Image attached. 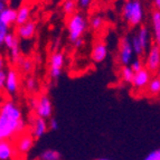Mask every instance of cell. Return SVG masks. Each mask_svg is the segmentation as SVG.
Wrapping results in <instances>:
<instances>
[{"label": "cell", "instance_id": "cell-18", "mask_svg": "<svg viewBox=\"0 0 160 160\" xmlns=\"http://www.w3.org/2000/svg\"><path fill=\"white\" fill-rule=\"evenodd\" d=\"M137 36H138L139 40H140V43H141L144 51L148 49L149 48V29H148V27L146 26L140 27Z\"/></svg>", "mask_w": 160, "mask_h": 160}, {"label": "cell", "instance_id": "cell-21", "mask_svg": "<svg viewBox=\"0 0 160 160\" xmlns=\"http://www.w3.org/2000/svg\"><path fill=\"white\" fill-rule=\"evenodd\" d=\"M121 75H122V80L127 83H132L133 82L134 75L136 73L132 71L130 66H124L122 68V72H121Z\"/></svg>", "mask_w": 160, "mask_h": 160}, {"label": "cell", "instance_id": "cell-32", "mask_svg": "<svg viewBox=\"0 0 160 160\" xmlns=\"http://www.w3.org/2000/svg\"><path fill=\"white\" fill-rule=\"evenodd\" d=\"M92 0H78V6H80L81 8L83 9H86L90 7V5H91Z\"/></svg>", "mask_w": 160, "mask_h": 160}, {"label": "cell", "instance_id": "cell-27", "mask_svg": "<svg viewBox=\"0 0 160 160\" xmlns=\"http://www.w3.org/2000/svg\"><path fill=\"white\" fill-rule=\"evenodd\" d=\"M37 88V83H36V80L34 78H28L26 80V88L27 91L29 92H34Z\"/></svg>", "mask_w": 160, "mask_h": 160}, {"label": "cell", "instance_id": "cell-38", "mask_svg": "<svg viewBox=\"0 0 160 160\" xmlns=\"http://www.w3.org/2000/svg\"><path fill=\"white\" fill-rule=\"evenodd\" d=\"M0 1H3V2H6V1H8V0H0Z\"/></svg>", "mask_w": 160, "mask_h": 160}, {"label": "cell", "instance_id": "cell-15", "mask_svg": "<svg viewBox=\"0 0 160 160\" xmlns=\"http://www.w3.org/2000/svg\"><path fill=\"white\" fill-rule=\"evenodd\" d=\"M152 29L156 44L160 47V11L155 10L152 12Z\"/></svg>", "mask_w": 160, "mask_h": 160}, {"label": "cell", "instance_id": "cell-7", "mask_svg": "<svg viewBox=\"0 0 160 160\" xmlns=\"http://www.w3.org/2000/svg\"><path fill=\"white\" fill-rule=\"evenodd\" d=\"M35 110L37 112V117L43 119H49L53 113V105L52 101L47 95H42L38 101L35 102Z\"/></svg>", "mask_w": 160, "mask_h": 160}, {"label": "cell", "instance_id": "cell-26", "mask_svg": "<svg viewBox=\"0 0 160 160\" xmlns=\"http://www.w3.org/2000/svg\"><path fill=\"white\" fill-rule=\"evenodd\" d=\"M103 25V18L101 16H94L91 20V27L94 30L100 29Z\"/></svg>", "mask_w": 160, "mask_h": 160}, {"label": "cell", "instance_id": "cell-11", "mask_svg": "<svg viewBox=\"0 0 160 160\" xmlns=\"http://www.w3.org/2000/svg\"><path fill=\"white\" fill-rule=\"evenodd\" d=\"M150 80V72L147 68H143L140 72L136 73L132 84L138 88H143L144 86H148Z\"/></svg>", "mask_w": 160, "mask_h": 160}, {"label": "cell", "instance_id": "cell-16", "mask_svg": "<svg viewBox=\"0 0 160 160\" xmlns=\"http://www.w3.org/2000/svg\"><path fill=\"white\" fill-rule=\"evenodd\" d=\"M13 149L8 140H1L0 142V160H11Z\"/></svg>", "mask_w": 160, "mask_h": 160}, {"label": "cell", "instance_id": "cell-6", "mask_svg": "<svg viewBox=\"0 0 160 160\" xmlns=\"http://www.w3.org/2000/svg\"><path fill=\"white\" fill-rule=\"evenodd\" d=\"M65 57L64 54L56 52L51 56L49 61V75L52 78H58L62 75V69L64 66Z\"/></svg>", "mask_w": 160, "mask_h": 160}, {"label": "cell", "instance_id": "cell-1", "mask_svg": "<svg viewBox=\"0 0 160 160\" xmlns=\"http://www.w3.org/2000/svg\"><path fill=\"white\" fill-rule=\"evenodd\" d=\"M26 123L22 118V111L12 101H6L0 112V138L8 140L18 133H22Z\"/></svg>", "mask_w": 160, "mask_h": 160}, {"label": "cell", "instance_id": "cell-8", "mask_svg": "<svg viewBox=\"0 0 160 160\" xmlns=\"http://www.w3.org/2000/svg\"><path fill=\"white\" fill-rule=\"evenodd\" d=\"M18 86H19V78L18 74L15 69H9L7 71V80L5 83V90L6 92L10 95H15L18 91Z\"/></svg>", "mask_w": 160, "mask_h": 160}, {"label": "cell", "instance_id": "cell-35", "mask_svg": "<svg viewBox=\"0 0 160 160\" xmlns=\"http://www.w3.org/2000/svg\"><path fill=\"white\" fill-rule=\"evenodd\" d=\"M153 3L156 6V10L160 11V0H153Z\"/></svg>", "mask_w": 160, "mask_h": 160}, {"label": "cell", "instance_id": "cell-22", "mask_svg": "<svg viewBox=\"0 0 160 160\" xmlns=\"http://www.w3.org/2000/svg\"><path fill=\"white\" fill-rule=\"evenodd\" d=\"M131 43H132V48H133V52L136 55H138V56H141L142 54L144 53V49L143 47H142L141 43H140V40H139L138 36H133L132 37V39H131Z\"/></svg>", "mask_w": 160, "mask_h": 160}, {"label": "cell", "instance_id": "cell-25", "mask_svg": "<svg viewBox=\"0 0 160 160\" xmlns=\"http://www.w3.org/2000/svg\"><path fill=\"white\" fill-rule=\"evenodd\" d=\"M8 34H9V26L3 24V22H0V43H1V45H3V42H5L6 37H7Z\"/></svg>", "mask_w": 160, "mask_h": 160}, {"label": "cell", "instance_id": "cell-39", "mask_svg": "<svg viewBox=\"0 0 160 160\" xmlns=\"http://www.w3.org/2000/svg\"><path fill=\"white\" fill-rule=\"evenodd\" d=\"M64 1H71V0H64Z\"/></svg>", "mask_w": 160, "mask_h": 160}, {"label": "cell", "instance_id": "cell-5", "mask_svg": "<svg viewBox=\"0 0 160 160\" xmlns=\"http://www.w3.org/2000/svg\"><path fill=\"white\" fill-rule=\"evenodd\" d=\"M133 54H134V52H133V48H132L131 39L128 36H124V37L121 39L120 53H119L121 64L124 65V66H128L131 63V61H132Z\"/></svg>", "mask_w": 160, "mask_h": 160}, {"label": "cell", "instance_id": "cell-3", "mask_svg": "<svg viewBox=\"0 0 160 160\" xmlns=\"http://www.w3.org/2000/svg\"><path fill=\"white\" fill-rule=\"evenodd\" d=\"M86 27H88L86 20L81 13H74L69 18L67 22V30H68V38L71 43L75 44L78 39L82 38L83 34L86 30Z\"/></svg>", "mask_w": 160, "mask_h": 160}, {"label": "cell", "instance_id": "cell-20", "mask_svg": "<svg viewBox=\"0 0 160 160\" xmlns=\"http://www.w3.org/2000/svg\"><path fill=\"white\" fill-rule=\"evenodd\" d=\"M148 91L149 93L153 94H159L160 93V80L159 78H153L150 80L149 84H148Z\"/></svg>", "mask_w": 160, "mask_h": 160}, {"label": "cell", "instance_id": "cell-12", "mask_svg": "<svg viewBox=\"0 0 160 160\" xmlns=\"http://www.w3.org/2000/svg\"><path fill=\"white\" fill-rule=\"evenodd\" d=\"M35 32H36V25L32 22H28L18 27V36L22 39H30L34 37Z\"/></svg>", "mask_w": 160, "mask_h": 160}, {"label": "cell", "instance_id": "cell-13", "mask_svg": "<svg viewBox=\"0 0 160 160\" xmlns=\"http://www.w3.org/2000/svg\"><path fill=\"white\" fill-rule=\"evenodd\" d=\"M17 22V10L10 7H7L3 11L0 12V22H3V24L10 25L15 24Z\"/></svg>", "mask_w": 160, "mask_h": 160}, {"label": "cell", "instance_id": "cell-33", "mask_svg": "<svg viewBox=\"0 0 160 160\" xmlns=\"http://www.w3.org/2000/svg\"><path fill=\"white\" fill-rule=\"evenodd\" d=\"M83 43H84V40H83V38H81V39H78V42L74 44V46L76 48H80V47H82V46H83Z\"/></svg>", "mask_w": 160, "mask_h": 160}, {"label": "cell", "instance_id": "cell-17", "mask_svg": "<svg viewBox=\"0 0 160 160\" xmlns=\"http://www.w3.org/2000/svg\"><path fill=\"white\" fill-rule=\"evenodd\" d=\"M29 16H30V9L28 6H22L20 8L17 10V22L16 24L18 26L26 24L29 22Z\"/></svg>", "mask_w": 160, "mask_h": 160}, {"label": "cell", "instance_id": "cell-2", "mask_svg": "<svg viewBox=\"0 0 160 160\" xmlns=\"http://www.w3.org/2000/svg\"><path fill=\"white\" fill-rule=\"evenodd\" d=\"M123 17L131 26H138L143 20V7L139 0H128L123 6Z\"/></svg>", "mask_w": 160, "mask_h": 160}, {"label": "cell", "instance_id": "cell-31", "mask_svg": "<svg viewBox=\"0 0 160 160\" xmlns=\"http://www.w3.org/2000/svg\"><path fill=\"white\" fill-rule=\"evenodd\" d=\"M49 129L53 131H56L58 129V122H57L56 119H54V118H51V120H49Z\"/></svg>", "mask_w": 160, "mask_h": 160}, {"label": "cell", "instance_id": "cell-30", "mask_svg": "<svg viewBox=\"0 0 160 160\" xmlns=\"http://www.w3.org/2000/svg\"><path fill=\"white\" fill-rule=\"evenodd\" d=\"M7 80V72L3 68H0V86L5 88V83Z\"/></svg>", "mask_w": 160, "mask_h": 160}, {"label": "cell", "instance_id": "cell-28", "mask_svg": "<svg viewBox=\"0 0 160 160\" xmlns=\"http://www.w3.org/2000/svg\"><path fill=\"white\" fill-rule=\"evenodd\" d=\"M130 67L132 68V71H133L134 73H138L143 69V64H142V62L140 61V59H136V61H133L131 63Z\"/></svg>", "mask_w": 160, "mask_h": 160}, {"label": "cell", "instance_id": "cell-4", "mask_svg": "<svg viewBox=\"0 0 160 160\" xmlns=\"http://www.w3.org/2000/svg\"><path fill=\"white\" fill-rule=\"evenodd\" d=\"M146 66L150 73L159 72L160 69V47L157 44H153L149 48L146 61Z\"/></svg>", "mask_w": 160, "mask_h": 160}, {"label": "cell", "instance_id": "cell-23", "mask_svg": "<svg viewBox=\"0 0 160 160\" xmlns=\"http://www.w3.org/2000/svg\"><path fill=\"white\" fill-rule=\"evenodd\" d=\"M18 64L24 73L32 72V67H34V64H32V62L30 61V59H24V58H22V57H20V59H19Z\"/></svg>", "mask_w": 160, "mask_h": 160}, {"label": "cell", "instance_id": "cell-29", "mask_svg": "<svg viewBox=\"0 0 160 160\" xmlns=\"http://www.w3.org/2000/svg\"><path fill=\"white\" fill-rule=\"evenodd\" d=\"M144 160H160V149L153 150L146 157Z\"/></svg>", "mask_w": 160, "mask_h": 160}, {"label": "cell", "instance_id": "cell-10", "mask_svg": "<svg viewBox=\"0 0 160 160\" xmlns=\"http://www.w3.org/2000/svg\"><path fill=\"white\" fill-rule=\"evenodd\" d=\"M48 124L46 122V119L37 117L35 119L34 123H32V136L35 139H39L46 133V131L48 129Z\"/></svg>", "mask_w": 160, "mask_h": 160}, {"label": "cell", "instance_id": "cell-36", "mask_svg": "<svg viewBox=\"0 0 160 160\" xmlns=\"http://www.w3.org/2000/svg\"><path fill=\"white\" fill-rule=\"evenodd\" d=\"M158 78H159V80H160V69H159V72H158Z\"/></svg>", "mask_w": 160, "mask_h": 160}, {"label": "cell", "instance_id": "cell-24", "mask_svg": "<svg viewBox=\"0 0 160 160\" xmlns=\"http://www.w3.org/2000/svg\"><path fill=\"white\" fill-rule=\"evenodd\" d=\"M75 7H76V3H75L74 0L65 1L64 5H63V11H64L66 15H72L75 10Z\"/></svg>", "mask_w": 160, "mask_h": 160}, {"label": "cell", "instance_id": "cell-19", "mask_svg": "<svg viewBox=\"0 0 160 160\" xmlns=\"http://www.w3.org/2000/svg\"><path fill=\"white\" fill-rule=\"evenodd\" d=\"M61 158V153L56 150L48 149L40 155V160H59Z\"/></svg>", "mask_w": 160, "mask_h": 160}, {"label": "cell", "instance_id": "cell-34", "mask_svg": "<svg viewBox=\"0 0 160 160\" xmlns=\"http://www.w3.org/2000/svg\"><path fill=\"white\" fill-rule=\"evenodd\" d=\"M7 7H8V6H6V2H3V1H0V12L5 10Z\"/></svg>", "mask_w": 160, "mask_h": 160}, {"label": "cell", "instance_id": "cell-14", "mask_svg": "<svg viewBox=\"0 0 160 160\" xmlns=\"http://www.w3.org/2000/svg\"><path fill=\"white\" fill-rule=\"evenodd\" d=\"M34 137L32 136H22L20 138V140L18 141V144H17V149H18L19 153H27V152L29 151L32 147V143H34V140H32Z\"/></svg>", "mask_w": 160, "mask_h": 160}, {"label": "cell", "instance_id": "cell-9", "mask_svg": "<svg viewBox=\"0 0 160 160\" xmlns=\"http://www.w3.org/2000/svg\"><path fill=\"white\" fill-rule=\"evenodd\" d=\"M108 57V47L103 42H98L92 49V59L95 63H102Z\"/></svg>", "mask_w": 160, "mask_h": 160}, {"label": "cell", "instance_id": "cell-37", "mask_svg": "<svg viewBox=\"0 0 160 160\" xmlns=\"http://www.w3.org/2000/svg\"><path fill=\"white\" fill-rule=\"evenodd\" d=\"M98 160H109V159H105V158H101V159H98Z\"/></svg>", "mask_w": 160, "mask_h": 160}]
</instances>
